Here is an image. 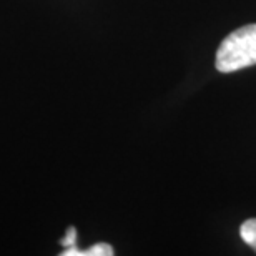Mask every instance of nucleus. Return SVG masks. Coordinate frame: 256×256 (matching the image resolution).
Instances as JSON below:
<instances>
[{
  "label": "nucleus",
  "mask_w": 256,
  "mask_h": 256,
  "mask_svg": "<svg viewBox=\"0 0 256 256\" xmlns=\"http://www.w3.org/2000/svg\"><path fill=\"white\" fill-rule=\"evenodd\" d=\"M256 65V24L244 25L224 37L216 52V70L222 74Z\"/></svg>",
  "instance_id": "1"
},
{
  "label": "nucleus",
  "mask_w": 256,
  "mask_h": 256,
  "mask_svg": "<svg viewBox=\"0 0 256 256\" xmlns=\"http://www.w3.org/2000/svg\"><path fill=\"white\" fill-rule=\"evenodd\" d=\"M62 254L64 256H112L114 254V248L106 243H96L92 248L85 250V252H82L76 246H70L65 252H62Z\"/></svg>",
  "instance_id": "2"
},
{
  "label": "nucleus",
  "mask_w": 256,
  "mask_h": 256,
  "mask_svg": "<svg viewBox=\"0 0 256 256\" xmlns=\"http://www.w3.org/2000/svg\"><path fill=\"white\" fill-rule=\"evenodd\" d=\"M240 234H242L243 242L256 252V218L246 220L240 228Z\"/></svg>",
  "instance_id": "3"
},
{
  "label": "nucleus",
  "mask_w": 256,
  "mask_h": 256,
  "mask_svg": "<svg viewBox=\"0 0 256 256\" xmlns=\"http://www.w3.org/2000/svg\"><path fill=\"white\" fill-rule=\"evenodd\" d=\"M75 242H76V230L74 226H70L66 230L65 238L60 240V244H62L64 248H70V246H75Z\"/></svg>",
  "instance_id": "4"
}]
</instances>
